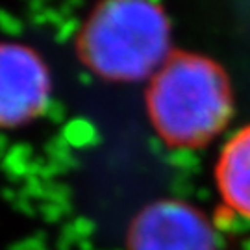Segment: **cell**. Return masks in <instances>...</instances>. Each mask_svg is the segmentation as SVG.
<instances>
[{"label": "cell", "instance_id": "cell-4", "mask_svg": "<svg viewBox=\"0 0 250 250\" xmlns=\"http://www.w3.org/2000/svg\"><path fill=\"white\" fill-rule=\"evenodd\" d=\"M52 80L32 46L0 41V130L19 128L45 113Z\"/></svg>", "mask_w": 250, "mask_h": 250}, {"label": "cell", "instance_id": "cell-5", "mask_svg": "<svg viewBox=\"0 0 250 250\" xmlns=\"http://www.w3.org/2000/svg\"><path fill=\"white\" fill-rule=\"evenodd\" d=\"M215 182L224 204L250 221V125L224 143L215 165Z\"/></svg>", "mask_w": 250, "mask_h": 250}, {"label": "cell", "instance_id": "cell-2", "mask_svg": "<svg viewBox=\"0 0 250 250\" xmlns=\"http://www.w3.org/2000/svg\"><path fill=\"white\" fill-rule=\"evenodd\" d=\"M170 21L146 0L99 4L82 26L76 48L82 63L109 82L150 80L172 56Z\"/></svg>", "mask_w": 250, "mask_h": 250}, {"label": "cell", "instance_id": "cell-3", "mask_svg": "<svg viewBox=\"0 0 250 250\" xmlns=\"http://www.w3.org/2000/svg\"><path fill=\"white\" fill-rule=\"evenodd\" d=\"M126 250H219V237L195 206L163 198L135 213L126 232Z\"/></svg>", "mask_w": 250, "mask_h": 250}, {"label": "cell", "instance_id": "cell-1", "mask_svg": "<svg viewBox=\"0 0 250 250\" xmlns=\"http://www.w3.org/2000/svg\"><path fill=\"white\" fill-rule=\"evenodd\" d=\"M145 102L156 134L172 148L206 146L233 115L226 71L195 52H172L148 80Z\"/></svg>", "mask_w": 250, "mask_h": 250}]
</instances>
